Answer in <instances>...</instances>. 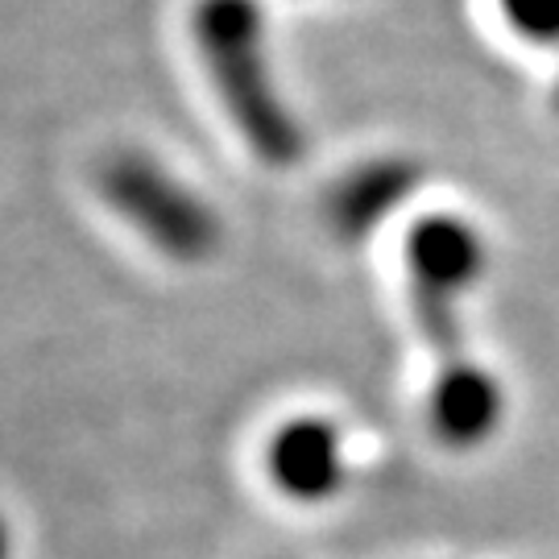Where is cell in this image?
Wrapping results in <instances>:
<instances>
[{"label": "cell", "instance_id": "1", "mask_svg": "<svg viewBox=\"0 0 559 559\" xmlns=\"http://www.w3.org/2000/svg\"><path fill=\"white\" fill-rule=\"evenodd\" d=\"M191 34L221 92L224 112L233 117L253 158L265 166H295L307 154V138L270 75L258 0H200L191 13Z\"/></svg>", "mask_w": 559, "mask_h": 559}, {"label": "cell", "instance_id": "2", "mask_svg": "<svg viewBox=\"0 0 559 559\" xmlns=\"http://www.w3.org/2000/svg\"><path fill=\"white\" fill-rule=\"evenodd\" d=\"M96 191L129 228L179 265L216 258L224 224L187 182L141 150H117L96 166Z\"/></svg>", "mask_w": 559, "mask_h": 559}, {"label": "cell", "instance_id": "3", "mask_svg": "<svg viewBox=\"0 0 559 559\" xmlns=\"http://www.w3.org/2000/svg\"><path fill=\"white\" fill-rule=\"evenodd\" d=\"M411 270V316L440 365L460 360L456 302L485 274V240L477 224L460 216H423L406 237Z\"/></svg>", "mask_w": 559, "mask_h": 559}, {"label": "cell", "instance_id": "4", "mask_svg": "<svg viewBox=\"0 0 559 559\" xmlns=\"http://www.w3.org/2000/svg\"><path fill=\"white\" fill-rule=\"evenodd\" d=\"M506 419L501 381L477 360H448L427 390V427L443 448H480Z\"/></svg>", "mask_w": 559, "mask_h": 559}, {"label": "cell", "instance_id": "5", "mask_svg": "<svg viewBox=\"0 0 559 559\" xmlns=\"http://www.w3.org/2000/svg\"><path fill=\"white\" fill-rule=\"evenodd\" d=\"M265 473L286 498L323 501L344 485V436L320 415L282 423L265 443Z\"/></svg>", "mask_w": 559, "mask_h": 559}, {"label": "cell", "instance_id": "6", "mask_svg": "<svg viewBox=\"0 0 559 559\" xmlns=\"http://www.w3.org/2000/svg\"><path fill=\"white\" fill-rule=\"evenodd\" d=\"M419 182L423 166L411 158L360 162L357 170H348L344 179L332 182V191L323 200V221L340 240L357 245L369 233H378L381 224L419 191Z\"/></svg>", "mask_w": 559, "mask_h": 559}, {"label": "cell", "instance_id": "7", "mask_svg": "<svg viewBox=\"0 0 559 559\" xmlns=\"http://www.w3.org/2000/svg\"><path fill=\"white\" fill-rule=\"evenodd\" d=\"M506 25L531 46H559V0H498Z\"/></svg>", "mask_w": 559, "mask_h": 559}, {"label": "cell", "instance_id": "8", "mask_svg": "<svg viewBox=\"0 0 559 559\" xmlns=\"http://www.w3.org/2000/svg\"><path fill=\"white\" fill-rule=\"evenodd\" d=\"M0 559H9V531H4V522H0Z\"/></svg>", "mask_w": 559, "mask_h": 559}]
</instances>
